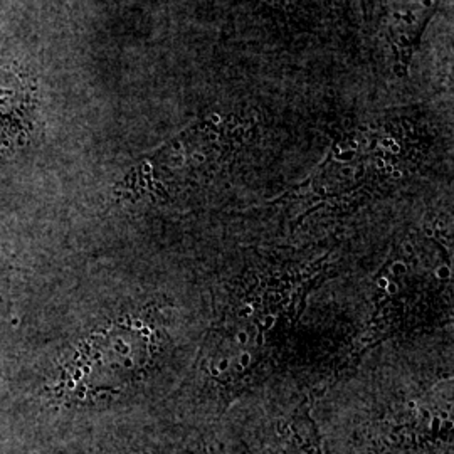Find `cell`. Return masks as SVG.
<instances>
[{
    "label": "cell",
    "mask_w": 454,
    "mask_h": 454,
    "mask_svg": "<svg viewBox=\"0 0 454 454\" xmlns=\"http://www.w3.org/2000/svg\"><path fill=\"white\" fill-rule=\"evenodd\" d=\"M268 7L300 19H326L339 16L354 0H260Z\"/></svg>",
    "instance_id": "obj_2"
},
{
    "label": "cell",
    "mask_w": 454,
    "mask_h": 454,
    "mask_svg": "<svg viewBox=\"0 0 454 454\" xmlns=\"http://www.w3.org/2000/svg\"><path fill=\"white\" fill-rule=\"evenodd\" d=\"M172 454H226L219 450H215L212 444L206 442L204 439H195L189 442L187 446H182L176 453Z\"/></svg>",
    "instance_id": "obj_3"
},
{
    "label": "cell",
    "mask_w": 454,
    "mask_h": 454,
    "mask_svg": "<svg viewBox=\"0 0 454 454\" xmlns=\"http://www.w3.org/2000/svg\"><path fill=\"white\" fill-rule=\"evenodd\" d=\"M441 5L442 0H382V31L399 78L409 76L422 35Z\"/></svg>",
    "instance_id": "obj_1"
}]
</instances>
